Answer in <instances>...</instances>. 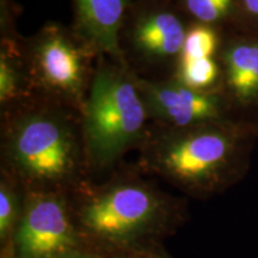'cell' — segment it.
<instances>
[{
    "label": "cell",
    "instance_id": "obj_1",
    "mask_svg": "<svg viewBox=\"0 0 258 258\" xmlns=\"http://www.w3.org/2000/svg\"><path fill=\"white\" fill-rule=\"evenodd\" d=\"M80 190L74 220L86 249L104 258L159 246L186 219L178 200L135 177Z\"/></svg>",
    "mask_w": 258,
    "mask_h": 258
},
{
    "label": "cell",
    "instance_id": "obj_2",
    "mask_svg": "<svg viewBox=\"0 0 258 258\" xmlns=\"http://www.w3.org/2000/svg\"><path fill=\"white\" fill-rule=\"evenodd\" d=\"M144 143L141 166L192 196L225 188L240 169L239 139L213 122L170 128Z\"/></svg>",
    "mask_w": 258,
    "mask_h": 258
},
{
    "label": "cell",
    "instance_id": "obj_3",
    "mask_svg": "<svg viewBox=\"0 0 258 258\" xmlns=\"http://www.w3.org/2000/svg\"><path fill=\"white\" fill-rule=\"evenodd\" d=\"M8 171L24 190H61L78 180L85 158L71 122L49 109H35L12 121L6 133Z\"/></svg>",
    "mask_w": 258,
    "mask_h": 258
},
{
    "label": "cell",
    "instance_id": "obj_4",
    "mask_svg": "<svg viewBox=\"0 0 258 258\" xmlns=\"http://www.w3.org/2000/svg\"><path fill=\"white\" fill-rule=\"evenodd\" d=\"M85 165L103 170L145 140L148 117L138 80L117 66L103 64L93 73L83 108Z\"/></svg>",
    "mask_w": 258,
    "mask_h": 258
},
{
    "label": "cell",
    "instance_id": "obj_5",
    "mask_svg": "<svg viewBox=\"0 0 258 258\" xmlns=\"http://www.w3.org/2000/svg\"><path fill=\"white\" fill-rule=\"evenodd\" d=\"M23 208L2 258H62L89 251L74 220L71 200L61 190H24Z\"/></svg>",
    "mask_w": 258,
    "mask_h": 258
},
{
    "label": "cell",
    "instance_id": "obj_6",
    "mask_svg": "<svg viewBox=\"0 0 258 258\" xmlns=\"http://www.w3.org/2000/svg\"><path fill=\"white\" fill-rule=\"evenodd\" d=\"M90 48L59 25H47L30 44L29 73L40 88L83 110L92 80Z\"/></svg>",
    "mask_w": 258,
    "mask_h": 258
},
{
    "label": "cell",
    "instance_id": "obj_7",
    "mask_svg": "<svg viewBox=\"0 0 258 258\" xmlns=\"http://www.w3.org/2000/svg\"><path fill=\"white\" fill-rule=\"evenodd\" d=\"M148 116L169 128L212 123L221 114V101L208 90H195L179 82L137 79Z\"/></svg>",
    "mask_w": 258,
    "mask_h": 258
},
{
    "label": "cell",
    "instance_id": "obj_8",
    "mask_svg": "<svg viewBox=\"0 0 258 258\" xmlns=\"http://www.w3.org/2000/svg\"><path fill=\"white\" fill-rule=\"evenodd\" d=\"M186 29L179 16L159 8L144 12L132 29V43L140 55L152 61L179 56Z\"/></svg>",
    "mask_w": 258,
    "mask_h": 258
},
{
    "label": "cell",
    "instance_id": "obj_9",
    "mask_svg": "<svg viewBox=\"0 0 258 258\" xmlns=\"http://www.w3.org/2000/svg\"><path fill=\"white\" fill-rule=\"evenodd\" d=\"M128 0H76L78 27L93 49L118 57V34Z\"/></svg>",
    "mask_w": 258,
    "mask_h": 258
},
{
    "label": "cell",
    "instance_id": "obj_10",
    "mask_svg": "<svg viewBox=\"0 0 258 258\" xmlns=\"http://www.w3.org/2000/svg\"><path fill=\"white\" fill-rule=\"evenodd\" d=\"M225 73L232 95L241 103L258 98V43L239 42L225 53Z\"/></svg>",
    "mask_w": 258,
    "mask_h": 258
},
{
    "label": "cell",
    "instance_id": "obj_11",
    "mask_svg": "<svg viewBox=\"0 0 258 258\" xmlns=\"http://www.w3.org/2000/svg\"><path fill=\"white\" fill-rule=\"evenodd\" d=\"M18 186H22L8 171H3L0 180V246L2 253L8 249L12 235L19 221L23 208V195Z\"/></svg>",
    "mask_w": 258,
    "mask_h": 258
},
{
    "label": "cell",
    "instance_id": "obj_12",
    "mask_svg": "<svg viewBox=\"0 0 258 258\" xmlns=\"http://www.w3.org/2000/svg\"><path fill=\"white\" fill-rule=\"evenodd\" d=\"M218 35L211 25L198 23L186 29L178 63L213 57L218 48Z\"/></svg>",
    "mask_w": 258,
    "mask_h": 258
},
{
    "label": "cell",
    "instance_id": "obj_13",
    "mask_svg": "<svg viewBox=\"0 0 258 258\" xmlns=\"http://www.w3.org/2000/svg\"><path fill=\"white\" fill-rule=\"evenodd\" d=\"M219 66L213 57L178 63L177 79L189 88L206 91L217 82Z\"/></svg>",
    "mask_w": 258,
    "mask_h": 258
},
{
    "label": "cell",
    "instance_id": "obj_14",
    "mask_svg": "<svg viewBox=\"0 0 258 258\" xmlns=\"http://www.w3.org/2000/svg\"><path fill=\"white\" fill-rule=\"evenodd\" d=\"M23 88V74L21 66L16 61L15 54L2 50L0 57V102L3 104L10 103L22 93Z\"/></svg>",
    "mask_w": 258,
    "mask_h": 258
},
{
    "label": "cell",
    "instance_id": "obj_15",
    "mask_svg": "<svg viewBox=\"0 0 258 258\" xmlns=\"http://www.w3.org/2000/svg\"><path fill=\"white\" fill-rule=\"evenodd\" d=\"M233 0H184L186 11L199 23L212 24L228 15Z\"/></svg>",
    "mask_w": 258,
    "mask_h": 258
},
{
    "label": "cell",
    "instance_id": "obj_16",
    "mask_svg": "<svg viewBox=\"0 0 258 258\" xmlns=\"http://www.w3.org/2000/svg\"><path fill=\"white\" fill-rule=\"evenodd\" d=\"M131 258H171L165 250L163 249V245L151 247V249L140 251L129 256Z\"/></svg>",
    "mask_w": 258,
    "mask_h": 258
},
{
    "label": "cell",
    "instance_id": "obj_17",
    "mask_svg": "<svg viewBox=\"0 0 258 258\" xmlns=\"http://www.w3.org/2000/svg\"><path fill=\"white\" fill-rule=\"evenodd\" d=\"M247 14L258 18V0H241Z\"/></svg>",
    "mask_w": 258,
    "mask_h": 258
},
{
    "label": "cell",
    "instance_id": "obj_18",
    "mask_svg": "<svg viewBox=\"0 0 258 258\" xmlns=\"http://www.w3.org/2000/svg\"><path fill=\"white\" fill-rule=\"evenodd\" d=\"M62 258H104L99 254L95 252H91V251H80V252H76L72 254H69V256H64Z\"/></svg>",
    "mask_w": 258,
    "mask_h": 258
},
{
    "label": "cell",
    "instance_id": "obj_19",
    "mask_svg": "<svg viewBox=\"0 0 258 258\" xmlns=\"http://www.w3.org/2000/svg\"><path fill=\"white\" fill-rule=\"evenodd\" d=\"M109 258H131L129 256H114V257H109Z\"/></svg>",
    "mask_w": 258,
    "mask_h": 258
}]
</instances>
